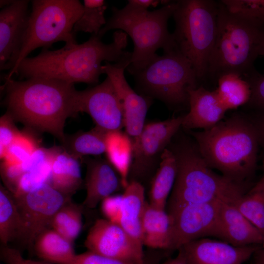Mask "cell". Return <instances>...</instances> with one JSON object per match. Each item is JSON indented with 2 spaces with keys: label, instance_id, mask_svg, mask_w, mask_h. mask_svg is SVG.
I'll return each instance as SVG.
<instances>
[{
  "label": "cell",
  "instance_id": "cell-1",
  "mask_svg": "<svg viewBox=\"0 0 264 264\" xmlns=\"http://www.w3.org/2000/svg\"><path fill=\"white\" fill-rule=\"evenodd\" d=\"M4 81L3 104L14 120L49 133L62 142L66 119L80 112L79 90L74 84L40 77Z\"/></svg>",
  "mask_w": 264,
  "mask_h": 264
},
{
  "label": "cell",
  "instance_id": "cell-2",
  "mask_svg": "<svg viewBox=\"0 0 264 264\" xmlns=\"http://www.w3.org/2000/svg\"><path fill=\"white\" fill-rule=\"evenodd\" d=\"M127 45L128 35L121 30L114 32L112 42L108 44L92 34L86 42L71 47L43 48L37 56L23 59L15 74L20 79L40 77L95 86L103 74V62L117 63L131 59L132 52L125 50Z\"/></svg>",
  "mask_w": 264,
  "mask_h": 264
},
{
  "label": "cell",
  "instance_id": "cell-3",
  "mask_svg": "<svg viewBox=\"0 0 264 264\" xmlns=\"http://www.w3.org/2000/svg\"><path fill=\"white\" fill-rule=\"evenodd\" d=\"M192 135L200 154L212 169L241 183H246L254 174L260 145L252 120L233 116Z\"/></svg>",
  "mask_w": 264,
  "mask_h": 264
},
{
  "label": "cell",
  "instance_id": "cell-4",
  "mask_svg": "<svg viewBox=\"0 0 264 264\" xmlns=\"http://www.w3.org/2000/svg\"><path fill=\"white\" fill-rule=\"evenodd\" d=\"M169 148L175 155L177 165L176 179L166 206L169 215L196 204L217 200L234 204L246 192V183L215 172L196 145L185 142Z\"/></svg>",
  "mask_w": 264,
  "mask_h": 264
},
{
  "label": "cell",
  "instance_id": "cell-5",
  "mask_svg": "<svg viewBox=\"0 0 264 264\" xmlns=\"http://www.w3.org/2000/svg\"><path fill=\"white\" fill-rule=\"evenodd\" d=\"M264 24L229 9L219 1L217 30L207 75L234 72L247 76L259 55Z\"/></svg>",
  "mask_w": 264,
  "mask_h": 264
},
{
  "label": "cell",
  "instance_id": "cell-6",
  "mask_svg": "<svg viewBox=\"0 0 264 264\" xmlns=\"http://www.w3.org/2000/svg\"><path fill=\"white\" fill-rule=\"evenodd\" d=\"M176 4V1H169L152 11L129 1L121 9L113 6L111 16L97 36L102 38L108 31L113 29L126 33L132 39L134 45L131 63L127 68L139 67L153 58L158 49L167 51L174 49L168 22L173 16Z\"/></svg>",
  "mask_w": 264,
  "mask_h": 264
},
{
  "label": "cell",
  "instance_id": "cell-7",
  "mask_svg": "<svg viewBox=\"0 0 264 264\" xmlns=\"http://www.w3.org/2000/svg\"><path fill=\"white\" fill-rule=\"evenodd\" d=\"M219 2L210 0H177L173 14L175 47L190 64L198 80L207 75L215 42Z\"/></svg>",
  "mask_w": 264,
  "mask_h": 264
},
{
  "label": "cell",
  "instance_id": "cell-8",
  "mask_svg": "<svg viewBox=\"0 0 264 264\" xmlns=\"http://www.w3.org/2000/svg\"><path fill=\"white\" fill-rule=\"evenodd\" d=\"M126 70L133 77L138 94L175 109L189 107V92L197 88L198 80L189 62L175 49Z\"/></svg>",
  "mask_w": 264,
  "mask_h": 264
},
{
  "label": "cell",
  "instance_id": "cell-9",
  "mask_svg": "<svg viewBox=\"0 0 264 264\" xmlns=\"http://www.w3.org/2000/svg\"><path fill=\"white\" fill-rule=\"evenodd\" d=\"M22 44L12 70L4 79L12 78L21 62L35 49L47 48L58 42L65 46L77 44L73 32L82 16L83 4L78 0H33Z\"/></svg>",
  "mask_w": 264,
  "mask_h": 264
},
{
  "label": "cell",
  "instance_id": "cell-10",
  "mask_svg": "<svg viewBox=\"0 0 264 264\" xmlns=\"http://www.w3.org/2000/svg\"><path fill=\"white\" fill-rule=\"evenodd\" d=\"M183 116L145 124L133 143V158L129 182L142 183L153 177L164 150L182 127Z\"/></svg>",
  "mask_w": 264,
  "mask_h": 264
},
{
  "label": "cell",
  "instance_id": "cell-11",
  "mask_svg": "<svg viewBox=\"0 0 264 264\" xmlns=\"http://www.w3.org/2000/svg\"><path fill=\"white\" fill-rule=\"evenodd\" d=\"M14 197L22 220V237L30 246L34 245L38 236L50 226L57 212L71 200L70 196L61 193L48 183Z\"/></svg>",
  "mask_w": 264,
  "mask_h": 264
},
{
  "label": "cell",
  "instance_id": "cell-12",
  "mask_svg": "<svg viewBox=\"0 0 264 264\" xmlns=\"http://www.w3.org/2000/svg\"><path fill=\"white\" fill-rule=\"evenodd\" d=\"M220 201L187 206L169 215L172 221L170 250H178L189 242L205 237L220 238Z\"/></svg>",
  "mask_w": 264,
  "mask_h": 264
},
{
  "label": "cell",
  "instance_id": "cell-13",
  "mask_svg": "<svg viewBox=\"0 0 264 264\" xmlns=\"http://www.w3.org/2000/svg\"><path fill=\"white\" fill-rule=\"evenodd\" d=\"M88 251L119 260L145 264L143 247L119 224L107 219L97 220L84 242Z\"/></svg>",
  "mask_w": 264,
  "mask_h": 264
},
{
  "label": "cell",
  "instance_id": "cell-14",
  "mask_svg": "<svg viewBox=\"0 0 264 264\" xmlns=\"http://www.w3.org/2000/svg\"><path fill=\"white\" fill-rule=\"evenodd\" d=\"M80 112H86L95 126L106 132L120 131L124 127L121 102L110 79L79 91Z\"/></svg>",
  "mask_w": 264,
  "mask_h": 264
},
{
  "label": "cell",
  "instance_id": "cell-15",
  "mask_svg": "<svg viewBox=\"0 0 264 264\" xmlns=\"http://www.w3.org/2000/svg\"><path fill=\"white\" fill-rule=\"evenodd\" d=\"M131 63V59L117 63L105 62L102 69L112 82L121 102L125 132L133 141L140 134L152 100L136 92L127 82L124 71Z\"/></svg>",
  "mask_w": 264,
  "mask_h": 264
},
{
  "label": "cell",
  "instance_id": "cell-16",
  "mask_svg": "<svg viewBox=\"0 0 264 264\" xmlns=\"http://www.w3.org/2000/svg\"><path fill=\"white\" fill-rule=\"evenodd\" d=\"M28 0H12L0 11V69L13 68L21 48L29 14Z\"/></svg>",
  "mask_w": 264,
  "mask_h": 264
},
{
  "label": "cell",
  "instance_id": "cell-17",
  "mask_svg": "<svg viewBox=\"0 0 264 264\" xmlns=\"http://www.w3.org/2000/svg\"><path fill=\"white\" fill-rule=\"evenodd\" d=\"M261 246H236L223 241L201 238L180 248L187 264H243Z\"/></svg>",
  "mask_w": 264,
  "mask_h": 264
},
{
  "label": "cell",
  "instance_id": "cell-18",
  "mask_svg": "<svg viewBox=\"0 0 264 264\" xmlns=\"http://www.w3.org/2000/svg\"><path fill=\"white\" fill-rule=\"evenodd\" d=\"M86 165L85 186L86 196L82 205L93 209L106 198L123 187L119 174L107 160L85 157Z\"/></svg>",
  "mask_w": 264,
  "mask_h": 264
},
{
  "label": "cell",
  "instance_id": "cell-19",
  "mask_svg": "<svg viewBox=\"0 0 264 264\" xmlns=\"http://www.w3.org/2000/svg\"><path fill=\"white\" fill-rule=\"evenodd\" d=\"M218 218L220 239L236 246H264V237L233 204L220 201Z\"/></svg>",
  "mask_w": 264,
  "mask_h": 264
},
{
  "label": "cell",
  "instance_id": "cell-20",
  "mask_svg": "<svg viewBox=\"0 0 264 264\" xmlns=\"http://www.w3.org/2000/svg\"><path fill=\"white\" fill-rule=\"evenodd\" d=\"M189 95V110L183 116V128L204 130L222 121L227 110L215 90L210 91L199 87L190 90Z\"/></svg>",
  "mask_w": 264,
  "mask_h": 264
},
{
  "label": "cell",
  "instance_id": "cell-21",
  "mask_svg": "<svg viewBox=\"0 0 264 264\" xmlns=\"http://www.w3.org/2000/svg\"><path fill=\"white\" fill-rule=\"evenodd\" d=\"M121 195L120 218L118 224L140 247H143L142 218L147 201L142 184L131 181Z\"/></svg>",
  "mask_w": 264,
  "mask_h": 264
},
{
  "label": "cell",
  "instance_id": "cell-22",
  "mask_svg": "<svg viewBox=\"0 0 264 264\" xmlns=\"http://www.w3.org/2000/svg\"><path fill=\"white\" fill-rule=\"evenodd\" d=\"M141 234L143 245L170 250L172 221L166 209L146 202L142 218Z\"/></svg>",
  "mask_w": 264,
  "mask_h": 264
},
{
  "label": "cell",
  "instance_id": "cell-23",
  "mask_svg": "<svg viewBox=\"0 0 264 264\" xmlns=\"http://www.w3.org/2000/svg\"><path fill=\"white\" fill-rule=\"evenodd\" d=\"M48 184L71 197L83 184L80 161L63 149L52 162Z\"/></svg>",
  "mask_w": 264,
  "mask_h": 264
},
{
  "label": "cell",
  "instance_id": "cell-24",
  "mask_svg": "<svg viewBox=\"0 0 264 264\" xmlns=\"http://www.w3.org/2000/svg\"><path fill=\"white\" fill-rule=\"evenodd\" d=\"M177 171L176 160L173 151L167 147L163 152L159 166L151 181L150 203L166 209L172 190Z\"/></svg>",
  "mask_w": 264,
  "mask_h": 264
},
{
  "label": "cell",
  "instance_id": "cell-25",
  "mask_svg": "<svg viewBox=\"0 0 264 264\" xmlns=\"http://www.w3.org/2000/svg\"><path fill=\"white\" fill-rule=\"evenodd\" d=\"M106 154L121 177L123 187L129 184V176L133 158V143L131 137L120 131L108 132Z\"/></svg>",
  "mask_w": 264,
  "mask_h": 264
},
{
  "label": "cell",
  "instance_id": "cell-26",
  "mask_svg": "<svg viewBox=\"0 0 264 264\" xmlns=\"http://www.w3.org/2000/svg\"><path fill=\"white\" fill-rule=\"evenodd\" d=\"M107 133L95 126L88 131H80L65 134L61 146L68 154L82 161L89 155H99L105 153Z\"/></svg>",
  "mask_w": 264,
  "mask_h": 264
},
{
  "label": "cell",
  "instance_id": "cell-27",
  "mask_svg": "<svg viewBox=\"0 0 264 264\" xmlns=\"http://www.w3.org/2000/svg\"><path fill=\"white\" fill-rule=\"evenodd\" d=\"M33 246L41 259L53 264H66L76 255L73 243L52 228L41 233Z\"/></svg>",
  "mask_w": 264,
  "mask_h": 264
},
{
  "label": "cell",
  "instance_id": "cell-28",
  "mask_svg": "<svg viewBox=\"0 0 264 264\" xmlns=\"http://www.w3.org/2000/svg\"><path fill=\"white\" fill-rule=\"evenodd\" d=\"M217 95L227 110L248 103L251 96V87L240 74L228 72L218 78Z\"/></svg>",
  "mask_w": 264,
  "mask_h": 264
},
{
  "label": "cell",
  "instance_id": "cell-29",
  "mask_svg": "<svg viewBox=\"0 0 264 264\" xmlns=\"http://www.w3.org/2000/svg\"><path fill=\"white\" fill-rule=\"evenodd\" d=\"M22 222L13 194L0 187V240L2 245L18 237H22Z\"/></svg>",
  "mask_w": 264,
  "mask_h": 264
},
{
  "label": "cell",
  "instance_id": "cell-30",
  "mask_svg": "<svg viewBox=\"0 0 264 264\" xmlns=\"http://www.w3.org/2000/svg\"><path fill=\"white\" fill-rule=\"evenodd\" d=\"M233 204L264 237V158L260 179Z\"/></svg>",
  "mask_w": 264,
  "mask_h": 264
},
{
  "label": "cell",
  "instance_id": "cell-31",
  "mask_svg": "<svg viewBox=\"0 0 264 264\" xmlns=\"http://www.w3.org/2000/svg\"><path fill=\"white\" fill-rule=\"evenodd\" d=\"M83 207L73 203L71 200L68 201L55 214L50 226L73 243L82 227Z\"/></svg>",
  "mask_w": 264,
  "mask_h": 264
},
{
  "label": "cell",
  "instance_id": "cell-32",
  "mask_svg": "<svg viewBox=\"0 0 264 264\" xmlns=\"http://www.w3.org/2000/svg\"><path fill=\"white\" fill-rule=\"evenodd\" d=\"M83 13L75 23L73 32L89 33L97 35L106 24L105 13L107 6L104 0H84Z\"/></svg>",
  "mask_w": 264,
  "mask_h": 264
},
{
  "label": "cell",
  "instance_id": "cell-33",
  "mask_svg": "<svg viewBox=\"0 0 264 264\" xmlns=\"http://www.w3.org/2000/svg\"><path fill=\"white\" fill-rule=\"evenodd\" d=\"M35 131L28 128L20 131L8 148L2 161L14 164H21L25 161L41 147V141Z\"/></svg>",
  "mask_w": 264,
  "mask_h": 264
},
{
  "label": "cell",
  "instance_id": "cell-34",
  "mask_svg": "<svg viewBox=\"0 0 264 264\" xmlns=\"http://www.w3.org/2000/svg\"><path fill=\"white\" fill-rule=\"evenodd\" d=\"M52 162L43 164L24 173L18 183L14 197H17L49 183Z\"/></svg>",
  "mask_w": 264,
  "mask_h": 264
},
{
  "label": "cell",
  "instance_id": "cell-35",
  "mask_svg": "<svg viewBox=\"0 0 264 264\" xmlns=\"http://www.w3.org/2000/svg\"><path fill=\"white\" fill-rule=\"evenodd\" d=\"M230 10L264 24V0H223Z\"/></svg>",
  "mask_w": 264,
  "mask_h": 264
},
{
  "label": "cell",
  "instance_id": "cell-36",
  "mask_svg": "<svg viewBox=\"0 0 264 264\" xmlns=\"http://www.w3.org/2000/svg\"><path fill=\"white\" fill-rule=\"evenodd\" d=\"M14 119L6 111L0 118V158L2 160L7 151L20 131L16 126Z\"/></svg>",
  "mask_w": 264,
  "mask_h": 264
},
{
  "label": "cell",
  "instance_id": "cell-37",
  "mask_svg": "<svg viewBox=\"0 0 264 264\" xmlns=\"http://www.w3.org/2000/svg\"><path fill=\"white\" fill-rule=\"evenodd\" d=\"M63 150L61 146L50 148L40 147L22 164L24 173L31 171L47 162H52L56 155Z\"/></svg>",
  "mask_w": 264,
  "mask_h": 264
},
{
  "label": "cell",
  "instance_id": "cell-38",
  "mask_svg": "<svg viewBox=\"0 0 264 264\" xmlns=\"http://www.w3.org/2000/svg\"><path fill=\"white\" fill-rule=\"evenodd\" d=\"M246 76V80L251 89V96L248 104L257 110L258 114H264V74L253 71Z\"/></svg>",
  "mask_w": 264,
  "mask_h": 264
},
{
  "label": "cell",
  "instance_id": "cell-39",
  "mask_svg": "<svg viewBox=\"0 0 264 264\" xmlns=\"http://www.w3.org/2000/svg\"><path fill=\"white\" fill-rule=\"evenodd\" d=\"M21 164H14L2 161L0 175L7 189L13 195L15 193L19 181L24 174Z\"/></svg>",
  "mask_w": 264,
  "mask_h": 264
},
{
  "label": "cell",
  "instance_id": "cell-40",
  "mask_svg": "<svg viewBox=\"0 0 264 264\" xmlns=\"http://www.w3.org/2000/svg\"><path fill=\"white\" fill-rule=\"evenodd\" d=\"M66 264H136L133 263L110 258L93 252L88 251L76 254Z\"/></svg>",
  "mask_w": 264,
  "mask_h": 264
},
{
  "label": "cell",
  "instance_id": "cell-41",
  "mask_svg": "<svg viewBox=\"0 0 264 264\" xmlns=\"http://www.w3.org/2000/svg\"><path fill=\"white\" fill-rule=\"evenodd\" d=\"M121 195H111L102 200L101 209L106 219L118 224L120 218Z\"/></svg>",
  "mask_w": 264,
  "mask_h": 264
},
{
  "label": "cell",
  "instance_id": "cell-42",
  "mask_svg": "<svg viewBox=\"0 0 264 264\" xmlns=\"http://www.w3.org/2000/svg\"><path fill=\"white\" fill-rule=\"evenodd\" d=\"M0 256L1 260L5 264H56L25 259L19 250L7 245L1 246Z\"/></svg>",
  "mask_w": 264,
  "mask_h": 264
},
{
  "label": "cell",
  "instance_id": "cell-43",
  "mask_svg": "<svg viewBox=\"0 0 264 264\" xmlns=\"http://www.w3.org/2000/svg\"><path fill=\"white\" fill-rule=\"evenodd\" d=\"M252 121L257 131L260 145L264 149V114H258Z\"/></svg>",
  "mask_w": 264,
  "mask_h": 264
},
{
  "label": "cell",
  "instance_id": "cell-44",
  "mask_svg": "<svg viewBox=\"0 0 264 264\" xmlns=\"http://www.w3.org/2000/svg\"><path fill=\"white\" fill-rule=\"evenodd\" d=\"M128 1L147 9L150 6L155 7L159 3H162V0H129Z\"/></svg>",
  "mask_w": 264,
  "mask_h": 264
},
{
  "label": "cell",
  "instance_id": "cell-45",
  "mask_svg": "<svg viewBox=\"0 0 264 264\" xmlns=\"http://www.w3.org/2000/svg\"><path fill=\"white\" fill-rule=\"evenodd\" d=\"M178 254L175 258L167 261L164 264H187L183 252L181 248L178 250Z\"/></svg>",
  "mask_w": 264,
  "mask_h": 264
},
{
  "label": "cell",
  "instance_id": "cell-46",
  "mask_svg": "<svg viewBox=\"0 0 264 264\" xmlns=\"http://www.w3.org/2000/svg\"><path fill=\"white\" fill-rule=\"evenodd\" d=\"M253 255L254 264H264V246L259 248Z\"/></svg>",
  "mask_w": 264,
  "mask_h": 264
},
{
  "label": "cell",
  "instance_id": "cell-47",
  "mask_svg": "<svg viewBox=\"0 0 264 264\" xmlns=\"http://www.w3.org/2000/svg\"><path fill=\"white\" fill-rule=\"evenodd\" d=\"M259 55L264 57V32L261 36L260 42L259 47Z\"/></svg>",
  "mask_w": 264,
  "mask_h": 264
}]
</instances>
